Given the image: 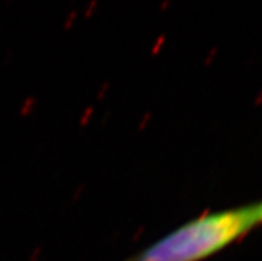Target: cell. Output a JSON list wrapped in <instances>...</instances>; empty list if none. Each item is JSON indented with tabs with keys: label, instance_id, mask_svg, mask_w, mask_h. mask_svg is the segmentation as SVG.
<instances>
[{
	"label": "cell",
	"instance_id": "cell-1",
	"mask_svg": "<svg viewBox=\"0 0 262 261\" xmlns=\"http://www.w3.org/2000/svg\"><path fill=\"white\" fill-rule=\"evenodd\" d=\"M262 225V200L188 222L125 261H203Z\"/></svg>",
	"mask_w": 262,
	"mask_h": 261
}]
</instances>
